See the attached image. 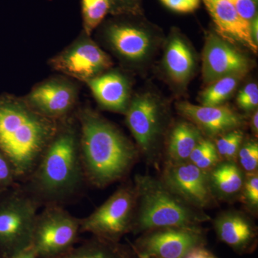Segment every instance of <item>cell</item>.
Instances as JSON below:
<instances>
[{"label":"cell","mask_w":258,"mask_h":258,"mask_svg":"<svg viewBox=\"0 0 258 258\" xmlns=\"http://www.w3.org/2000/svg\"><path fill=\"white\" fill-rule=\"evenodd\" d=\"M220 156L217 152L216 147L212 148L201 159L195 163V165L203 170L208 171L210 168L217 165L220 161Z\"/></svg>","instance_id":"obj_33"},{"label":"cell","mask_w":258,"mask_h":258,"mask_svg":"<svg viewBox=\"0 0 258 258\" xmlns=\"http://www.w3.org/2000/svg\"><path fill=\"white\" fill-rule=\"evenodd\" d=\"M184 258H219L205 248V246L197 247L186 254Z\"/></svg>","instance_id":"obj_34"},{"label":"cell","mask_w":258,"mask_h":258,"mask_svg":"<svg viewBox=\"0 0 258 258\" xmlns=\"http://www.w3.org/2000/svg\"><path fill=\"white\" fill-rule=\"evenodd\" d=\"M51 63L57 71L88 82L109 69L112 61L87 35L54 57Z\"/></svg>","instance_id":"obj_12"},{"label":"cell","mask_w":258,"mask_h":258,"mask_svg":"<svg viewBox=\"0 0 258 258\" xmlns=\"http://www.w3.org/2000/svg\"><path fill=\"white\" fill-rule=\"evenodd\" d=\"M125 114L139 149L146 157H153L164 123V113L158 98L149 93L139 95L130 101Z\"/></svg>","instance_id":"obj_10"},{"label":"cell","mask_w":258,"mask_h":258,"mask_svg":"<svg viewBox=\"0 0 258 258\" xmlns=\"http://www.w3.org/2000/svg\"><path fill=\"white\" fill-rule=\"evenodd\" d=\"M177 110L183 116L210 136L225 134L238 129L244 123L241 115L230 107L222 105L198 106L189 102H180L177 104Z\"/></svg>","instance_id":"obj_16"},{"label":"cell","mask_w":258,"mask_h":258,"mask_svg":"<svg viewBox=\"0 0 258 258\" xmlns=\"http://www.w3.org/2000/svg\"><path fill=\"white\" fill-rule=\"evenodd\" d=\"M136 208L132 232L143 234L167 227H198L210 217L186 203L162 181L148 175L136 176Z\"/></svg>","instance_id":"obj_4"},{"label":"cell","mask_w":258,"mask_h":258,"mask_svg":"<svg viewBox=\"0 0 258 258\" xmlns=\"http://www.w3.org/2000/svg\"><path fill=\"white\" fill-rule=\"evenodd\" d=\"M135 208L134 186H120L91 215L81 218V233L86 232L103 240L120 242L123 236L132 232Z\"/></svg>","instance_id":"obj_7"},{"label":"cell","mask_w":258,"mask_h":258,"mask_svg":"<svg viewBox=\"0 0 258 258\" xmlns=\"http://www.w3.org/2000/svg\"><path fill=\"white\" fill-rule=\"evenodd\" d=\"M219 240L239 254L250 253L255 249V227L248 219L235 212L224 214L215 222Z\"/></svg>","instance_id":"obj_17"},{"label":"cell","mask_w":258,"mask_h":258,"mask_svg":"<svg viewBox=\"0 0 258 258\" xmlns=\"http://www.w3.org/2000/svg\"><path fill=\"white\" fill-rule=\"evenodd\" d=\"M142 14L115 15L106 25L105 35L112 49L129 62L147 60L154 47L152 30Z\"/></svg>","instance_id":"obj_8"},{"label":"cell","mask_w":258,"mask_h":258,"mask_svg":"<svg viewBox=\"0 0 258 258\" xmlns=\"http://www.w3.org/2000/svg\"><path fill=\"white\" fill-rule=\"evenodd\" d=\"M241 18L248 23L257 18L258 0H230Z\"/></svg>","instance_id":"obj_30"},{"label":"cell","mask_w":258,"mask_h":258,"mask_svg":"<svg viewBox=\"0 0 258 258\" xmlns=\"http://www.w3.org/2000/svg\"><path fill=\"white\" fill-rule=\"evenodd\" d=\"M85 33L89 36L111 13V0H81Z\"/></svg>","instance_id":"obj_24"},{"label":"cell","mask_w":258,"mask_h":258,"mask_svg":"<svg viewBox=\"0 0 258 258\" xmlns=\"http://www.w3.org/2000/svg\"><path fill=\"white\" fill-rule=\"evenodd\" d=\"M86 182L79 147V125L59 121L55 135L20 186L40 207L64 206L81 193Z\"/></svg>","instance_id":"obj_1"},{"label":"cell","mask_w":258,"mask_h":258,"mask_svg":"<svg viewBox=\"0 0 258 258\" xmlns=\"http://www.w3.org/2000/svg\"><path fill=\"white\" fill-rule=\"evenodd\" d=\"M212 190L223 197H231L243 187L242 171L235 163L228 161L217 164L210 175Z\"/></svg>","instance_id":"obj_22"},{"label":"cell","mask_w":258,"mask_h":258,"mask_svg":"<svg viewBox=\"0 0 258 258\" xmlns=\"http://www.w3.org/2000/svg\"><path fill=\"white\" fill-rule=\"evenodd\" d=\"M112 15L142 14V0H111Z\"/></svg>","instance_id":"obj_29"},{"label":"cell","mask_w":258,"mask_h":258,"mask_svg":"<svg viewBox=\"0 0 258 258\" xmlns=\"http://www.w3.org/2000/svg\"><path fill=\"white\" fill-rule=\"evenodd\" d=\"M78 121L87 184L102 189L125 177L137 161L135 146L111 122L89 108L79 112Z\"/></svg>","instance_id":"obj_2"},{"label":"cell","mask_w":258,"mask_h":258,"mask_svg":"<svg viewBox=\"0 0 258 258\" xmlns=\"http://www.w3.org/2000/svg\"><path fill=\"white\" fill-rule=\"evenodd\" d=\"M34 225L30 249L37 258L55 257L77 243L81 233V219L62 205L42 207Z\"/></svg>","instance_id":"obj_6"},{"label":"cell","mask_w":258,"mask_h":258,"mask_svg":"<svg viewBox=\"0 0 258 258\" xmlns=\"http://www.w3.org/2000/svg\"><path fill=\"white\" fill-rule=\"evenodd\" d=\"M161 181L173 193L200 210L208 208L213 201L208 171L200 169L190 161L169 162Z\"/></svg>","instance_id":"obj_11"},{"label":"cell","mask_w":258,"mask_h":258,"mask_svg":"<svg viewBox=\"0 0 258 258\" xmlns=\"http://www.w3.org/2000/svg\"><path fill=\"white\" fill-rule=\"evenodd\" d=\"M244 134L240 129L231 131L217 139L215 147L220 157L232 161L235 159L242 147Z\"/></svg>","instance_id":"obj_25"},{"label":"cell","mask_w":258,"mask_h":258,"mask_svg":"<svg viewBox=\"0 0 258 258\" xmlns=\"http://www.w3.org/2000/svg\"><path fill=\"white\" fill-rule=\"evenodd\" d=\"M211 17L216 33L233 45H241L257 53L251 23L243 20L230 0H201Z\"/></svg>","instance_id":"obj_15"},{"label":"cell","mask_w":258,"mask_h":258,"mask_svg":"<svg viewBox=\"0 0 258 258\" xmlns=\"http://www.w3.org/2000/svg\"><path fill=\"white\" fill-rule=\"evenodd\" d=\"M244 196L249 206L257 208L258 206L257 173H250L244 181Z\"/></svg>","instance_id":"obj_32"},{"label":"cell","mask_w":258,"mask_h":258,"mask_svg":"<svg viewBox=\"0 0 258 258\" xmlns=\"http://www.w3.org/2000/svg\"><path fill=\"white\" fill-rule=\"evenodd\" d=\"M249 60L230 42L217 34L207 35L203 54V76L205 83L232 75H245L249 71Z\"/></svg>","instance_id":"obj_13"},{"label":"cell","mask_w":258,"mask_h":258,"mask_svg":"<svg viewBox=\"0 0 258 258\" xmlns=\"http://www.w3.org/2000/svg\"><path fill=\"white\" fill-rule=\"evenodd\" d=\"M86 83L100 106L108 111L125 113L130 103V85L124 76L111 71Z\"/></svg>","instance_id":"obj_18"},{"label":"cell","mask_w":258,"mask_h":258,"mask_svg":"<svg viewBox=\"0 0 258 258\" xmlns=\"http://www.w3.org/2000/svg\"><path fill=\"white\" fill-rule=\"evenodd\" d=\"M238 106L244 111H249L257 108L258 87L254 83H248L240 90L237 97Z\"/></svg>","instance_id":"obj_28"},{"label":"cell","mask_w":258,"mask_h":258,"mask_svg":"<svg viewBox=\"0 0 258 258\" xmlns=\"http://www.w3.org/2000/svg\"><path fill=\"white\" fill-rule=\"evenodd\" d=\"M239 161L242 167L247 172L257 170L258 166V144L249 141L240 147L238 154Z\"/></svg>","instance_id":"obj_26"},{"label":"cell","mask_w":258,"mask_h":258,"mask_svg":"<svg viewBox=\"0 0 258 258\" xmlns=\"http://www.w3.org/2000/svg\"><path fill=\"white\" fill-rule=\"evenodd\" d=\"M244 75L225 76L210 83L200 95L202 106H216L223 104L235 92Z\"/></svg>","instance_id":"obj_23"},{"label":"cell","mask_w":258,"mask_h":258,"mask_svg":"<svg viewBox=\"0 0 258 258\" xmlns=\"http://www.w3.org/2000/svg\"><path fill=\"white\" fill-rule=\"evenodd\" d=\"M24 101L40 114L60 121L69 118L74 108L76 89L67 81L52 79L34 88Z\"/></svg>","instance_id":"obj_14"},{"label":"cell","mask_w":258,"mask_h":258,"mask_svg":"<svg viewBox=\"0 0 258 258\" xmlns=\"http://www.w3.org/2000/svg\"><path fill=\"white\" fill-rule=\"evenodd\" d=\"M168 9L176 13H191L198 10L201 0H159Z\"/></svg>","instance_id":"obj_31"},{"label":"cell","mask_w":258,"mask_h":258,"mask_svg":"<svg viewBox=\"0 0 258 258\" xmlns=\"http://www.w3.org/2000/svg\"><path fill=\"white\" fill-rule=\"evenodd\" d=\"M252 129L254 134L258 133V113L257 111L254 112L252 118Z\"/></svg>","instance_id":"obj_36"},{"label":"cell","mask_w":258,"mask_h":258,"mask_svg":"<svg viewBox=\"0 0 258 258\" xmlns=\"http://www.w3.org/2000/svg\"><path fill=\"white\" fill-rule=\"evenodd\" d=\"M135 252L154 258H184L206 238L200 227H167L144 232L129 242Z\"/></svg>","instance_id":"obj_9"},{"label":"cell","mask_w":258,"mask_h":258,"mask_svg":"<svg viewBox=\"0 0 258 258\" xmlns=\"http://www.w3.org/2000/svg\"><path fill=\"white\" fill-rule=\"evenodd\" d=\"M164 68L174 82L186 83L195 69V58L191 49L179 35H174L166 46Z\"/></svg>","instance_id":"obj_20"},{"label":"cell","mask_w":258,"mask_h":258,"mask_svg":"<svg viewBox=\"0 0 258 258\" xmlns=\"http://www.w3.org/2000/svg\"><path fill=\"white\" fill-rule=\"evenodd\" d=\"M40 208L20 184L0 193V258H15L30 249Z\"/></svg>","instance_id":"obj_5"},{"label":"cell","mask_w":258,"mask_h":258,"mask_svg":"<svg viewBox=\"0 0 258 258\" xmlns=\"http://www.w3.org/2000/svg\"><path fill=\"white\" fill-rule=\"evenodd\" d=\"M15 258H37L36 256L35 255V254L33 253V252L31 250V249H28V250L25 251V252H23V253L19 254L18 256H17Z\"/></svg>","instance_id":"obj_37"},{"label":"cell","mask_w":258,"mask_h":258,"mask_svg":"<svg viewBox=\"0 0 258 258\" xmlns=\"http://www.w3.org/2000/svg\"><path fill=\"white\" fill-rule=\"evenodd\" d=\"M58 126L59 121L34 111L23 100L0 97V152L13 166L19 184L35 169Z\"/></svg>","instance_id":"obj_3"},{"label":"cell","mask_w":258,"mask_h":258,"mask_svg":"<svg viewBox=\"0 0 258 258\" xmlns=\"http://www.w3.org/2000/svg\"><path fill=\"white\" fill-rule=\"evenodd\" d=\"M258 21L257 18L252 20L251 23V32H252V38H253L254 42L256 44L258 43Z\"/></svg>","instance_id":"obj_35"},{"label":"cell","mask_w":258,"mask_h":258,"mask_svg":"<svg viewBox=\"0 0 258 258\" xmlns=\"http://www.w3.org/2000/svg\"><path fill=\"white\" fill-rule=\"evenodd\" d=\"M19 184L13 166L6 157L0 152V193Z\"/></svg>","instance_id":"obj_27"},{"label":"cell","mask_w":258,"mask_h":258,"mask_svg":"<svg viewBox=\"0 0 258 258\" xmlns=\"http://www.w3.org/2000/svg\"><path fill=\"white\" fill-rule=\"evenodd\" d=\"M49 258H137L130 243L112 242L91 236L63 253Z\"/></svg>","instance_id":"obj_19"},{"label":"cell","mask_w":258,"mask_h":258,"mask_svg":"<svg viewBox=\"0 0 258 258\" xmlns=\"http://www.w3.org/2000/svg\"><path fill=\"white\" fill-rule=\"evenodd\" d=\"M135 252V251H134ZM136 254H137V258H154L152 257H149V256L146 255V254L139 253V252H135Z\"/></svg>","instance_id":"obj_38"},{"label":"cell","mask_w":258,"mask_h":258,"mask_svg":"<svg viewBox=\"0 0 258 258\" xmlns=\"http://www.w3.org/2000/svg\"><path fill=\"white\" fill-rule=\"evenodd\" d=\"M200 129L189 122H179L171 130L167 144L169 162L189 161V156L203 139Z\"/></svg>","instance_id":"obj_21"}]
</instances>
